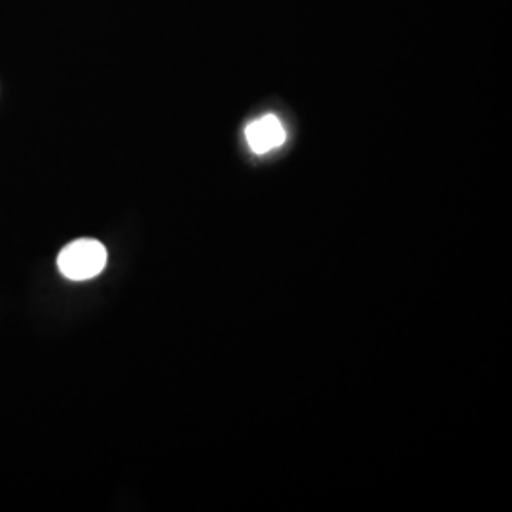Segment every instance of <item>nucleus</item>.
Segmentation results:
<instances>
[{
    "label": "nucleus",
    "instance_id": "obj_2",
    "mask_svg": "<svg viewBox=\"0 0 512 512\" xmlns=\"http://www.w3.org/2000/svg\"><path fill=\"white\" fill-rule=\"evenodd\" d=\"M245 137L255 154H266L285 143V129L274 114H266L245 129Z\"/></svg>",
    "mask_w": 512,
    "mask_h": 512
},
{
    "label": "nucleus",
    "instance_id": "obj_1",
    "mask_svg": "<svg viewBox=\"0 0 512 512\" xmlns=\"http://www.w3.org/2000/svg\"><path fill=\"white\" fill-rule=\"evenodd\" d=\"M107 249L97 239L82 238L69 243L57 256V268L67 279L86 281L101 274L107 266Z\"/></svg>",
    "mask_w": 512,
    "mask_h": 512
}]
</instances>
